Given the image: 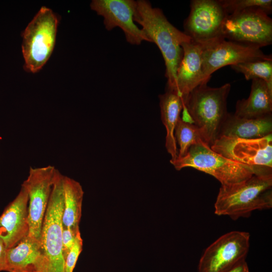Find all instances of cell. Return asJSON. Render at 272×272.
I'll list each match as a JSON object with an SVG mask.
<instances>
[{"label":"cell","instance_id":"cell-10","mask_svg":"<svg viewBox=\"0 0 272 272\" xmlns=\"http://www.w3.org/2000/svg\"><path fill=\"white\" fill-rule=\"evenodd\" d=\"M183 32L192 41L206 44L224 39L222 29L228 15L220 1L193 0Z\"/></svg>","mask_w":272,"mask_h":272},{"label":"cell","instance_id":"cell-19","mask_svg":"<svg viewBox=\"0 0 272 272\" xmlns=\"http://www.w3.org/2000/svg\"><path fill=\"white\" fill-rule=\"evenodd\" d=\"M162 121L166 129L165 147L171 156L170 163L177 158L178 149L174 131L183 107L182 99L174 91L166 89L159 96Z\"/></svg>","mask_w":272,"mask_h":272},{"label":"cell","instance_id":"cell-26","mask_svg":"<svg viewBox=\"0 0 272 272\" xmlns=\"http://www.w3.org/2000/svg\"><path fill=\"white\" fill-rule=\"evenodd\" d=\"M7 250L4 242L0 238V272L6 269Z\"/></svg>","mask_w":272,"mask_h":272},{"label":"cell","instance_id":"cell-11","mask_svg":"<svg viewBox=\"0 0 272 272\" xmlns=\"http://www.w3.org/2000/svg\"><path fill=\"white\" fill-rule=\"evenodd\" d=\"M201 44L202 71L205 80L207 82L214 72L226 65L272 58L271 55L264 54L257 46L225 39Z\"/></svg>","mask_w":272,"mask_h":272},{"label":"cell","instance_id":"cell-7","mask_svg":"<svg viewBox=\"0 0 272 272\" xmlns=\"http://www.w3.org/2000/svg\"><path fill=\"white\" fill-rule=\"evenodd\" d=\"M260 9H250L228 15L222 26L225 39L257 46L272 42V20Z\"/></svg>","mask_w":272,"mask_h":272},{"label":"cell","instance_id":"cell-1","mask_svg":"<svg viewBox=\"0 0 272 272\" xmlns=\"http://www.w3.org/2000/svg\"><path fill=\"white\" fill-rule=\"evenodd\" d=\"M133 20L142 26L151 42L159 48L166 66L167 87L174 90L177 70L183 51L181 44L191 39L167 20L162 11L146 0L135 1Z\"/></svg>","mask_w":272,"mask_h":272},{"label":"cell","instance_id":"cell-5","mask_svg":"<svg viewBox=\"0 0 272 272\" xmlns=\"http://www.w3.org/2000/svg\"><path fill=\"white\" fill-rule=\"evenodd\" d=\"M58 18L53 11L42 7L22 34L24 67L39 72L49 58L55 43Z\"/></svg>","mask_w":272,"mask_h":272},{"label":"cell","instance_id":"cell-6","mask_svg":"<svg viewBox=\"0 0 272 272\" xmlns=\"http://www.w3.org/2000/svg\"><path fill=\"white\" fill-rule=\"evenodd\" d=\"M63 176L58 171L41 228V247L47 272H64L62 253Z\"/></svg>","mask_w":272,"mask_h":272},{"label":"cell","instance_id":"cell-12","mask_svg":"<svg viewBox=\"0 0 272 272\" xmlns=\"http://www.w3.org/2000/svg\"><path fill=\"white\" fill-rule=\"evenodd\" d=\"M210 147L232 161L254 167L272 168V134L252 139L222 136Z\"/></svg>","mask_w":272,"mask_h":272},{"label":"cell","instance_id":"cell-27","mask_svg":"<svg viewBox=\"0 0 272 272\" xmlns=\"http://www.w3.org/2000/svg\"><path fill=\"white\" fill-rule=\"evenodd\" d=\"M225 272H249L246 260H243Z\"/></svg>","mask_w":272,"mask_h":272},{"label":"cell","instance_id":"cell-28","mask_svg":"<svg viewBox=\"0 0 272 272\" xmlns=\"http://www.w3.org/2000/svg\"><path fill=\"white\" fill-rule=\"evenodd\" d=\"M28 272H39V271H28Z\"/></svg>","mask_w":272,"mask_h":272},{"label":"cell","instance_id":"cell-16","mask_svg":"<svg viewBox=\"0 0 272 272\" xmlns=\"http://www.w3.org/2000/svg\"><path fill=\"white\" fill-rule=\"evenodd\" d=\"M6 271L47 272L41 241L29 235L7 249Z\"/></svg>","mask_w":272,"mask_h":272},{"label":"cell","instance_id":"cell-13","mask_svg":"<svg viewBox=\"0 0 272 272\" xmlns=\"http://www.w3.org/2000/svg\"><path fill=\"white\" fill-rule=\"evenodd\" d=\"M90 7L104 18V25L107 30L120 28L130 44L140 45L143 41L151 42L143 29L134 23L135 1L93 0Z\"/></svg>","mask_w":272,"mask_h":272},{"label":"cell","instance_id":"cell-9","mask_svg":"<svg viewBox=\"0 0 272 272\" xmlns=\"http://www.w3.org/2000/svg\"><path fill=\"white\" fill-rule=\"evenodd\" d=\"M249 247V233L233 231L226 233L205 250L198 272H225L245 259Z\"/></svg>","mask_w":272,"mask_h":272},{"label":"cell","instance_id":"cell-8","mask_svg":"<svg viewBox=\"0 0 272 272\" xmlns=\"http://www.w3.org/2000/svg\"><path fill=\"white\" fill-rule=\"evenodd\" d=\"M54 166L30 167L22 186L28 195L29 236L41 241V232L45 212L58 172Z\"/></svg>","mask_w":272,"mask_h":272},{"label":"cell","instance_id":"cell-22","mask_svg":"<svg viewBox=\"0 0 272 272\" xmlns=\"http://www.w3.org/2000/svg\"><path fill=\"white\" fill-rule=\"evenodd\" d=\"M174 137L179 146L177 158L185 156L191 146L200 142H205L198 128L193 123L183 120L181 117L176 124Z\"/></svg>","mask_w":272,"mask_h":272},{"label":"cell","instance_id":"cell-21","mask_svg":"<svg viewBox=\"0 0 272 272\" xmlns=\"http://www.w3.org/2000/svg\"><path fill=\"white\" fill-rule=\"evenodd\" d=\"M231 66L237 72L243 74L246 80H262L272 91V58L249 61Z\"/></svg>","mask_w":272,"mask_h":272},{"label":"cell","instance_id":"cell-15","mask_svg":"<svg viewBox=\"0 0 272 272\" xmlns=\"http://www.w3.org/2000/svg\"><path fill=\"white\" fill-rule=\"evenodd\" d=\"M183 51L177 70L175 91L184 103L189 94L199 85L207 83L202 71V46L191 40L181 44Z\"/></svg>","mask_w":272,"mask_h":272},{"label":"cell","instance_id":"cell-14","mask_svg":"<svg viewBox=\"0 0 272 272\" xmlns=\"http://www.w3.org/2000/svg\"><path fill=\"white\" fill-rule=\"evenodd\" d=\"M28 193L21 185L18 194L0 216V238L7 249L15 246L28 235Z\"/></svg>","mask_w":272,"mask_h":272},{"label":"cell","instance_id":"cell-18","mask_svg":"<svg viewBox=\"0 0 272 272\" xmlns=\"http://www.w3.org/2000/svg\"><path fill=\"white\" fill-rule=\"evenodd\" d=\"M271 112L272 91L262 80H252L249 97L237 101L234 114L241 118H255Z\"/></svg>","mask_w":272,"mask_h":272},{"label":"cell","instance_id":"cell-3","mask_svg":"<svg viewBox=\"0 0 272 272\" xmlns=\"http://www.w3.org/2000/svg\"><path fill=\"white\" fill-rule=\"evenodd\" d=\"M272 171L256 173L230 185H221L215 202V214L233 220L249 216L255 210L272 207Z\"/></svg>","mask_w":272,"mask_h":272},{"label":"cell","instance_id":"cell-23","mask_svg":"<svg viewBox=\"0 0 272 272\" xmlns=\"http://www.w3.org/2000/svg\"><path fill=\"white\" fill-rule=\"evenodd\" d=\"M228 15L250 9H260L269 14L271 0H219Z\"/></svg>","mask_w":272,"mask_h":272},{"label":"cell","instance_id":"cell-17","mask_svg":"<svg viewBox=\"0 0 272 272\" xmlns=\"http://www.w3.org/2000/svg\"><path fill=\"white\" fill-rule=\"evenodd\" d=\"M271 134L272 114L258 118H245L228 113L220 129L219 138L225 136L252 139Z\"/></svg>","mask_w":272,"mask_h":272},{"label":"cell","instance_id":"cell-4","mask_svg":"<svg viewBox=\"0 0 272 272\" xmlns=\"http://www.w3.org/2000/svg\"><path fill=\"white\" fill-rule=\"evenodd\" d=\"M171 163L177 170L191 167L209 174L221 185L234 184L254 174L272 171L271 168L254 167L229 160L213 151L203 142L191 146L185 156Z\"/></svg>","mask_w":272,"mask_h":272},{"label":"cell","instance_id":"cell-25","mask_svg":"<svg viewBox=\"0 0 272 272\" xmlns=\"http://www.w3.org/2000/svg\"><path fill=\"white\" fill-rule=\"evenodd\" d=\"M79 232L80 230H75L62 226V253L64 260L72 247L76 236Z\"/></svg>","mask_w":272,"mask_h":272},{"label":"cell","instance_id":"cell-24","mask_svg":"<svg viewBox=\"0 0 272 272\" xmlns=\"http://www.w3.org/2000/svg\"><path fill=\"white\" fill-rule=\"evenodd\" d=\"M82 249L83 239L79 232L76 236L72 247L64 258V272H73Z\"/></svg>","mask_w":272,"mask_h":272},{"label":"cell","instance_id":"cell-20","mask_svg":"<svg viewBox=\"0 0 272 272\" xmlns=\"http://www.w3.org/2000/svg\"><path fill=\"white\" fill-rule=\"evenodd\" d=\"M63 208L62 217L63 227L73 230L79 229L82 216L84 191L80 183L76 180L63 176Z\"/></svg>","mask_w":272,"mask_h":272},{"label":"cell","instance_id":"cell-2","mask_svg":"<svg viewBox=\"0 0 272 272\" xmlns=\"http://www.w3.org/2000/svg\"><path fill=\"white\" fill-rule=\"evenodd\" d=\"M230 89L229 83L217 88L203 83L189 94L183 103L181 119L195 124L210 147L218 139L228 113L227 99Z\"/></svg>","mask_w":272,"mask_h":272}]
</instances>
